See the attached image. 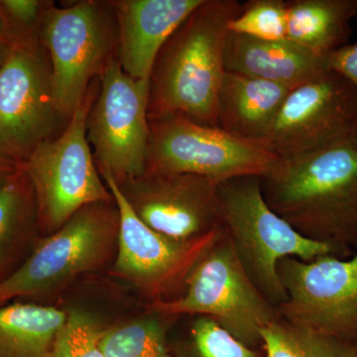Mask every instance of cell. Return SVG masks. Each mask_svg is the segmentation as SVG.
I'll use <instances>...</instances> for the list:
<instances>
[{
    "instance_id": "obj_1",
    "label": "cell",
    "mask_w": 357,
    "mask_h": 357,
    "mask_svg": "<svg viewBox=\"0 0 357 357\" xmlns=\"http://www.w3.org/2000/svg\"><path fill=\"white\" fill-rule=\"evenodd\" d=\"M261 178L263 198L303 236L338 258L357 248V131L333 144L279 159Z\"/></svg>"
},
{
    "instance_id": "obj_2",
    "label": "cell",
    "mask_w": 357,
    "mask_h": 357,
    "mask_svg": "<svg viewBox=\"0 0 357 357\" xmlns=\"http://www.w3.org/2000/svg\"><path fill=\"white\" fill-rule=\"evenodd\" d=\"M236 0H202L167 40L149 77L148 117L178 115L218 126V93L229 23L241 13Z\"/></svg>"
},
{
    "instance_id": "obj_3",
    "label": "cell",
    "mask_w": 357,
    "mask_h": 357,
    "mask_svg": "<svg viewBox=\"0 0 357 357\" xmlns=\"http://www.w3.org/2000/svg\"><path fill=\"white\" fill-rule=\"evenodd\" d=\"M223 227L239 262L255 287L278 307L287 300L277 267L286 257L312 261L333 255L325 244L299 234L270 208L261 190V178L245 176L218 185Z\"/></svg>"
},
{
    "instance_id": "obj_4",
    "label": "cell",
    "mask_w": 357,
    "mask_h": 357,
    "mask_svg": "<svg viewBox=\"0 0 357 357\" xmlns=\"http://www.w3.org/2000/svg\"><path fill=\"white\" fill-rule=\"evenodd\" d=\"M39 33L50 59L58 109L70 119L93 82L119 59L112 0H81L64 6L48 1Z\"/></svg>"
},
{
    "instance_id": "obj_5",
    "label": "cell",
    "mask_w": 357,
    "mask_h": 357,
    "mask_svg": "<svg viewBox=\"0 0 357 357\" xmlns=\"http://www.w3.org/2000/svg\"><path fill=\"white\" fill-rule=\"evenodd\" d=\"M2 39L9 52L0 68V155L21 165L40 144L60 135L70 119L58 109L39 31L6 28Z\"/></svg>"
},
{
    "instance_id": "obj_6",
    "label": "cell",
    "mask_w": 357,
    "mask_h": 357,
    "mask_svg": "<svg viewBox=\"0 0 357 357\" xmlns=\"http://www.w3.org/2000/svg\"><path fill=\"white\" fill-rule=\"evenodd\" d=\"M184 287L177 299L154 301L150 311L172 318L210 317L252 349H262V331L279 318L244 271L225 229L192 268Z\"/></svg>"
},
{
    "instance_id": "obj_7",
    "label": "cell",
    "mask_w": 357,
    "mask_h": 357,
    "mask_svg": "<svg viewBox=\"0 0 357 357\" xmlns=\"http://www.w3.org/2000/svg\"><path fill=\"white\" fill-rule=\"evenodd\" d=\"M98 88L100 79L91 84L64 131L40 144L21 164L31 183L39 222L52 234L84 206L114 201L86 136V117Z\"/></svg>"
},
{
    "instance_id": "obj_8",
    "label": "cell",
    "mask_w": 357,
    "mask_h": 357,
    "mask_svg": "<svg viewBox=\"0 0 357 357\" xmlns=\"http://www.w3.org/2000/svg\"><path fill=\"white\" fill-rule=\"evenodd\" d=\"M149 124L146 172L191 174L222 183L245 176L263 178L280 159L263 145L184 116L155 117Z\"/></svg>"
},
{
    "instance_id": "obj_9",
    "label": "cell",
    "mask_w": 357,
    "mask_h": 357,
    "mask_svg": "<svg viewBox=\"0 0 357 357\" xmlns=\"http://www.w3.org/2000/svg\"><path fill=\"white\" fill-rule=\"evenodd\" d=\"M119 227L114 199L84 206L42 241L20 269L0 282V304L47 292L102 266L117 241Z\"/></svg>"
},
{
    "instance_id": "obj_10",
    "label": "cell",
    "mask_w": 357,
    "mask_h": 357,
    "mask_svg": "<svg viewBox=\"0 0 357 357\" xmlns=\"http://www.w3.org/2000/svg\"><path fill=\"white\" fill-rule=\"evenodd\" d=\"M148 100L149 81L128 76L119 59L100 77V88L86 117V136L98 172H109L117 183L146 172Z\"/></svg>"
},
{
    "instance_id": "obj_11",
    "label": "cell",
    "mask_w": 357,
    "mask_h": 357,
    "mask_svg": "<svg viewBox=\"0 0 357 357\" xmlns=\"http://www.w3.org/2000/svg\"><path fill=\"white\" fill-rule=\"evenodd\" d=\"M287 300L280 318L357 344V253L349 258L323 255L303 261L286 257L277 267Z\"/></svg>"
},
{
    "instance_id": "obj_12",
    "label": "cell",
    "mask_w": 357,
    "mask_h": 357,
    "mask_svg": "<svg viewBox=\"0 0 357 357\" xmlns=\"http://www.w3.org/2000/svg\"><path fill=\"white\" fill-rule=\"evenodd\" d=\"M356 122V89L328 70L289 91L265 146L280 159L309 153L351 135Z\"/></svg>"
},
{
    "instance_id": "obj_13",
    "label": "cell",
    "mask_w": 357,
    "mask_h": 357,
    "mask_svg": "<svg viewBox=\"0 0 357 357\" xmlns=\"http://www.w3.org/2000/svg\"><path fill=\"white\" fill-rule=\"evenodd\" d=\"M119 213L114 272L155 301L185 285L199 258L222 236L225 229L196 241L180 243L161 236L136 215L114 176L100 171Z\"/></svg>"
},
{
    "instance_id": "obj_14",
    "label": "cell",
    "mask_w": 357,
    "mask_h": 357,
    "mask_svg": "<svg viewBox=\"0 0 357 357\" xmlns=\"http://www.w3.org/2000/svg\"><path fill=\"white\" fill-rule=\"evenodd\" d=\"M117 184L136 215L167 238L188 243L225 229L217 181L146 172Z\"/></svg>"
},
{
    "instance_id": "obj_15",
    "label": "cell",
    "mask_w": 357,
    "mask_h": 357,
    "mask_svg": "<svg viewBox=\"0 0 357 357\" xmlns=\"http://www.w3.org/2000/svg\"><path fill=\"white\" fill-rule=\"evenodd\" d=\"M202 0H112L119 24V62L135 79L149 81L171 35Z\"/></svg>"
},
{
    "instance_id": "obj_16",
    "label": "cell",
    "mask_w": 357,
    "mask_h": 357,
    "mask_svg": "<svg viewBox=\"0 0 357 357\" xmlns=\"http://www.w3.org/2000/svg\"><path fill=\"white\" fill-rule=\"evenodd\" d=\"M225 67L291 89L328 70L326 57L290 40L267 41L232 32L225 42Z\"/></svg>"
},
{
    "instance_id": "obj_17",
    "label": "cell",
    "mask_w": 357,
    "mask_h": 357,
    "mask_svg": "<svg viewBox=\"0 0 357 357\" xmlns=\"http://www.w3.org/2000/svg\"><path fill=\"white\" fill-rule=\"evenodd\" d=\"M290 91L281 84L225 70L218 93V128L265 146Z\"/></svg>"
},
{
    "instance_id": "obj_18",
    "label": "cell",
    "mask_w": 357,
    "mask_h": 357,
    "mask_svg": "<svg viewBox=\"0 0 357 357\" xmlns=\"http://www.w3.org/2000/svg\"><path fill=\"white\" fill-rule=\"evenodd\" d=\"M357 0L287 1V39L326 57L347 45Z\"/></svg>"
},
{
    "instance_id": "obj_19",
    "label": "cell",
    "mask_w": 357,
    "mask_h": 357,
    "mask_svg": "<svg viewBox=\"0 0 357 357\" xmlns=\"http://www.w3.org/2000/svg\"><path fill=\"white\" fill-rule=\"evenodd\" d=\"M68 312L54 307H0V357H52Z\"/></svg>"
},
{
    "instance_id": "obj_20",
    "label": "cell",
    "mask_w": 357,
    "mask_h": 357,
    "mask_svg": "<svg viewBox=\"0 0 357 357\" xmlns=\"http://www.w3.org/2000/svg\"><path fill=\"white\" fill-rule=\"evenodd\" d=\"M265 357H357L356 345L280 318L261 333Z\"/></svg>"
},
{
    "instance_id": "obj_21",
    "label": "cell",
    "mask_w": 357,
    "mask_h": 357,
    "mask_svg": "<svg viewBox=\"0 0 357 357\" xmlns=\"http://www.w3.org/2000/svg\"><path fill=\"white\" fill-rule=\"evenodd\" d=\"M100 344L107 357H173L167 325L156 317L102 331Z\"/></svg>"
},
{
    "instance_id": "obj_22",
    "label": "cell",
    "mask_w": 357,
    "mask_h": 357,
    "mask_svg": "<svg viewBox=\"0 0 357 357\" xmlns=\"http://www.w3.org/2000/svg\"><path fill=\"white\" fill-rule=\"evenodd\" d=\"M177 357H265L262 349H252L227 332L210 317L192 321Z\"/></svg>"
},
{
    "instance_id": "obj_23",
    "label": "cell",
    "mask_w": 357,
    "mask_h": 357,
    "mask_svg": "<svg viewBox=\"0 0 357 357\" xmlns=\"http://www.w3.org/2000/svg\"><path fill=\"white\" fill-rule=\"evenodd\" d=\"M229 32L252 38L278 41L287 39V1L250 0L229 23Z\"/></svg>"
},
{
    "instance_id": "obj_24",
    "label": "cell",
    "mask_w": 357,
    "mask_h": 357,
    "mask_svg": "<svg viewBox=\"0 0 357 357\" xmlns=\"http://www.w3.org/2000/svg\"><path fill=\"white\" fill-rule=\"evenodd\" d=\"M32 211H37L36 199L31 183L20 165L0 188V251Z\"/></svg>"
},
{
    "instance_id": "obj_25",
    "label": "cell",
    "mask_w": 357,
    "mask_h": 357,
    "mask_svg": "<svg viewBox=\"0 0 357 357\" xmlns=\"http://www.w3.org/2000/svg\"><path fill=\"white\" fill-rule=\"evenodd\" d=\"M102 331L83 312H68L54 344L52 357H107L100 347Z\"/></svg>"
},
{
    "instance_id": "obj_26",
    "label": "cell",
    "mask_w": 357,
    "mask_h": 357,
    "mask_svg": "<svg viewBox=\"0 0 357 357\" xmlns=\"http://www.w3.org/2000/svg\"><path fill=\"white\" fill-rule=\"evenodd\" d=\"M48 1L40 0H1L0 7L6 27L24 31H40V23Z\"/></svg>"
},
{
    "instance_id": "obj_27",
    "label": "cell",
    "mask_w": 357,
    "mask_h": 357,
    "mask_svg": "<svg viewBox=\"0 0 357 357\" xmlns=\"http://www.w3.org/2000/svg\"><path fill=\"white\" fill-rule=\"evenodd\" d=\"M326 65L328 70L347 77L357 91V42L344 45L342 48L326 56Z\"/></svg>"
},
{
    "instance_id": "obj_28",
    "label": "cell",
    "mask_w": 357,
    "mask_h": 357,
    "mask_svg": "<svg viewBox=\"0 0 357 357\" xmlns=\"http://www.w3.org/2000/svg\"><path fill=\"white\" fill-rule=\"evenodd\" d=\"M20 164L0 155V188L20 168Z\"/></svg>"
},
{
    "instance_id": "obj_29",
    "label": "cell",
    "mask_w": 357,
    "mask_h": 357,
    "mask_svg": "<svg viewBox=\"0 0 357 357\" xmlns=\"http://www.w3.org/2000/svg\"><path fill=\"white\" fill-rule=\"evenodd\" d=\"M9 45L3 39L0 38V68L6 62L7 55H8Z\"/></svg>"
},
{
    "instance_id": "obj_30",
    "label": "cell",
    "mask_w": 357,
    "mask_h": 357,
    "mask_svg": "<svg viewBox=\"0 0 357 357\" xmlns=\"http://www.w3.org/2000/svg\"><path fill=\"white\" fill-rule=\"evenodd\" d=\"M4 32H6V20H4L3 13L0 7V38H3Z\"/></svg>"
},
{
    "instance_id": "obj_31",
    "label": "cell",
    "mask_w": 357,
    "mask_h": 357,
    "mask_svg": "<svg viewBox=\"0 0 357 357\" xmlns=\"http://www.w3.org/2000/svg\"><path fill=\"white\" fill-rule=\"evenodd\" d=\"M356 349H357V344H356Z\"/></svg>"
}]
</instances>
